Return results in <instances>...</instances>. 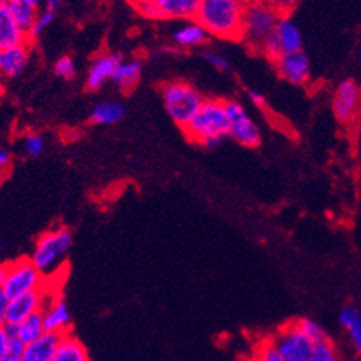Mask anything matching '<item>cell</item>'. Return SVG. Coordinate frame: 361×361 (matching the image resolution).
Wrapping results in <instances>:
<instances>
[{
    "instance_id": "27",
    "label": "cell",
    "mask_w": 361,
    "mask_h": 361,
    "mask_svg": "<svg viewBox=\"0 0 361 361\" xmlns=\"http://www.w3.org/2000/svg\"><path fill=\"white\" fill-rule=\"evenodd\" d=\"M55 16H56V12L49 11L44 6L42 8V11H40V13L37 16V20H36L35 25H32L30 35H28V39H30L31 43L35 42L37 37H40L43 32H44V30L49 28V25H51L55 21Z\"/></svg>"
},
{
    "instance_id": "31",
    "label": "cell",
    "mask_w": 361,
    "mask_h": 361,
    "mask_svg": "<svg viewBox=\"0 0 361 361\" xmlns=\"http://www.w3.org/2000/svg\"><path fill=\"white\" fill-rule=\"evenodd\" d=\"M310 361H338L336 351L331 343V341L324 339L317 342L314 345L313 354H311Z\"/></svg>"
},
{
    "instance_id": "5",
    "label": "cell",
    "mask_w": 361,
    "mask_h": 361,
    "mask_svg": "<svg viewBox=\"0 0 361 361\" xmlns=\"http://www.w3.org/2000/svg\"><path fill=\"white\" fill-rule=\"evenodd\" d=\"M283 12L279 5L267 2H251L245 5L242 40L255 52L269 36H271Z\"/></svg>"
},
{
    "instance_id": "33",
    "label": "cell",
    "mask_w": 361,
    "mask_h": 361,
    "mask_svg": "<svg viewBox=\"0 0 361 361\" xmlns=\"http://www.w3.org/2000/svg\"><path fill=\"white\" fill-rule=\"evenodd\" d=\"M9 331H11V327H9ZM24 350H25V343H23L11 331V341H9L5 358L2 361H21L23 355H24Z\"/></svg>"
},
{
    "instance_id": "16",
    "label": "cell",
    "mask_w": 361,
    "mask_h": 361,
    "mask_svg": "<svg viewBox=\"0 0 361 361\" xmlns=\"http://www.w3.org/2000/svg\"><path fill=\"white\" fill-rule=\"evenodd\" d=\"M143 71V63L140 59H124L118 68L114 73L111 81L118 87L124 94L135 92L140 83Z\"/></svg>"
},
{
    "instance_id": "19",
    "label": "cell",
    "mask_w": 361,
    "mask_h": 361,
    "mask_svg": "<svg viewBox=\"0 0 361 361\" xmlns=\"http://www.w3.org/2000/svg\"><path fill=\"white\" fill-rule=\"evenodd\" d=\"M6 8L9 9L15 23L28 36L42 11L40 2H37V0H9V2H6Z\"/></svg>"
},
{
    "instance_id": "9",
    "label": "cell",
    "mask_w": 361,
    "mask_h": 361,
    "mask_svg": "<svg viewBox=\"0 0 361 361\" xmlns=\"http://www.w3.org/2000/svg\"><path fill=\"white\" fill-rule=\"evenodd\" d=\"M52 293H54V289L51 285H49L43 289L32 290L11 300L8 307L6 324L16 326L21 322H24L25 319L42 313L49 298L52 297Z\"/></svg>"
},
{
    "instance_id": "37",
    "label": "cell",
    "mask_w": 361,
    "mask_h": 361,
    "mask_svg": "<svg viewBox=\"0 0 361 361\" xmlns=\"http://www.w3.org/2000/svg\"><path fill=\"white\" fill-rule=\"evenodd\" d=\"M9 298L5 293L4 288H0V327L6 326V316H8V307H9Z\"/></svg>"
},
{
    "instance_id": "38",
    "label": "cell",
    "mask_w": 361,
    "mask_h": 361,
    "mask_svg": "<svg viewBox=\"0 0 361 361\" xmlns=\"http://www.w3.org/2000/svg\"><path fill=\"white\" fill-rule=\"evenodd\" d=\"M9 341H11V331L8 326L0 327V361L5 358L8 345H9Z\"/></svg>"
},
{
    "instance_id": "14",
    "label": "cell",
    "mask_w": 361,
    "mask_h": 361,
    "mask_svg": "<svg viewBox=\"0 0 361 361\" xmlns=\"http://www.w3.org/2000/svg\"><path fill=\"white\" fill-rule=\"evenodd\" d=\"M209 40V35L207 30L196 21H185L182 25H178L171 35V43L178 47L189 51V49L201 47L207 44Z\"/></svg>"
},
{
    "instance_id": "3",
    "label": "cell",
    "mask_w": 361,
    "mask_h": 361,
    "mask_svg": "<svg viewBox=\"0 0 361 361\" xmlns=\"http://www.w3.org/2000/svg\"><path fill=\"white\" fill-rule=\"evenodd\" d=\"M74 235L68 227L58 226L42 233L31 252V262L49 282L61 271L73 246Z\"/></svg>"
},
{
    "instance_id": "23",
    "label": "cell",
    "mask_w": 361,
    "mask_h": 361,
    "mask_svg": "<svg viewBox=\"0 0 361 361\" xmlns=\"http://www.w3.org/2000/svg\"><path fill=\"white\" fill-rule=\"evenodd\" d=\"M126 116V108L121 102L105 101L92 108L89 123L93 126H114L118 124Z\"/></svg>"
},
{
    "instance_id": "40",
    "label": "cell",
    "mask_w": 361,
    "mask_h": 361,
    "mask_svg": "<svg viewBox=\"0 0 361 361\" xmlns=\"http://www.w3.org/2000/svg\"><path fill=\"white\" fill-rule=\"evenodd\" d=\"M9 273V262H5V264H0V288H4L6 279Z\"/></svg>"
},
{
    "instance_id": "18",
    "label": "cell",
    "mask_w": 361,
    "mask_h": 361,
    "mask_svg": "<svg viewBox=\"0 0 361 361\" xmlns=\"http://www.w3.org/2000/svg\"><path fill=\"white\" fill-rule=\"evenodd\" d=\"M274 35L279 39V42H281L283 54L302 51V46H304L302 32L300 27L290 18L289 13H283L282 18L279 20V24L274 30Z\"/></svg>"
},
{
    "instance_id": "39",
    "label": "cell",
    "mask_w": 361,
    "mask_h": 361,
    "mask_svg": "<svg viewBox=\"0 0 361 361\" xmlns=\"http://www.w3.org/2000/svg\"><path fill=\"white\" fill-rule=\"evenodd\" d=\"M12 164V155L5 147H0V174L2 171H8Z\"/></svg>"
},
{
    "instance_id": "28",
    "label": "cell",
    "mask_w": 361,
    "mask_h": 361,
    "mask_svg": "<svg viewBox=\"0 0 361 361\" xmlns=\"http://www.w3.org/2000/svg\"><path fill=\"white\" fill-rule=\"evenodd\" d=\"M131 6L143 18L151 21H161L157 0H137V2H131Z\"/></svg>"
},
{
    "instance_id": "44",
    "label": "cell",
    "mask_w": 361,
    "mask_h": 361,
    "mask_svg": "<svg viewBox=\"0 0 361 361\" xmlns=\"http://www.w3.org/2000/svg\"><path fill=\"white\" fill-rule=\"evenodd\" d=\"M252 361H257V360H252Z\"/></svg>"
},
{
    "instance_id": "32",
    "label": "cell",
    "mask_w": 361,
    "mask_h": 361,
    "mask_svg": "<svg viewBox=\"0 0 361 361\" xmlns=\"http://www.w3.org/2000/svg\"><path fill=\"white\" fill-rule=\"evenodd\" d=\"M54 71L58 77L65 78V80H73L75 77V63L73 61V58L70 56H61L56 62Z\"/></svg>"
},
{
    "instance_id": "13",
    "label": "cell",
    "mask_w": 361,
    "mask_h": 361,
    "mask_svg": "<svg viewBox=\"0 0 361 361\" xmlns=\"http://www.w3.org/2000/svg\"><path fill=\"white\" fill-rule=\"evenodd\" d=\"M124 61L121 54L117 52H105L96 56L87 71L86 77V90L97 92L104 87L106 81H109L118 68V65Z\"/></svg>"
},
{
    "instance_id": "25",
    "label": "cell",
    "mask_w": 361,
    "mask_h": 361,
    "mask_svg": "<svg viewBox=\"0 0 361 361\" xmlns=\"http://www.w3.org/2000/svg\"><path fill=\"white\" fill-rule=\"evenodd\" d=\"M9 327H11L12 334L18 338L23 343H25V345H28V343H31V342H35L44 334L42 313L31 316V317L25 319L24 322H21L20 324L9 326Z\"/></svg>"
},
{
    "instance_id": "1",
    "label": "cell",
    "mask_w": 361,
    "mask_h": 361,
    "mask_svg": "<svg viewBox=\"0 0 361 361\" xmlns=\"http://www.w3.org/2000/svg\"><path fill=\"white\" fill-rule=\"evenodd\" d=\"M245 5L239 0H201L196 21L209 35L223 40H242Z\"/></svg>"
},
{
    "instance_id": "6",
    "label": "cell",
    "mask_w": 361,
    "mask_h": 361,
    "mask_svg": "<svg viewBox=\"0 0 361 361\" xmlns=\"http://www.w3.org/2000/svg\"><path fill=\"white\" fill-rule=\"evenodd\" d=\"M46 286H49V281L32 264L30 258L24 257L9 262V273L4 285V290L9 300Z\"/></svg>"
},
{
    "instance_id": "30",
    "label": "cell",
    "mask_w": 361,
    "mask_h": 361,
    "mask_svg": "<svg viewBox=\"0 0 361 361\" xmlns=\"http://www.w3.org/2000/svg\"><path fill=\"white\" fill-rule=\"evenodd\" d=\"M297 324H298L300 329H301L311 341H313L314 343L327 339V336H326V334H324V331H323V327H322L317 322H314L313 319H301V320L297 322Z\"/></svg>"
},
{
    "instance_id": "4",
    "label": "cell",
    "mask_w": 361,
    "mask_h": 361,
    "mask_svg": "<svg viewBox=\"0 0 361 361\" xmlns=\"http://www.w3.org/2000/svg\"><path fill=\"white\" fill-rule=\"evenodd\" d=\"M159 90L170 118L182 130L188 127L205 101L198 89L183 80L164 83Z\"/></svg>"
},
{
    "instance_id": "2",
    "label": "cell",
    "mask_w": 361,
    "mask_h": 361,
    "mask_svg": "<svg viewBox=\"0 0 361 361\" xmlns=\"http://www.w3.org/2000/svg\"><path fill=\"white\" fill-rule=\"evenodd\" d=\"M192 142L205 147H216L231 137V124L226 111V101L207 97L193 120L182 130Z\"/></svg>"
},
{
    "instance_id": "26",
    "label": "cell",
    "mask_w": 361,
    "mask_h": 361,
    "mask_svg": "<svg viewBox=\"0 0 361 361\" xmlns=\"http://www.w3.org/2000/svg\"><path fill=\"white\" fill-rule=\"evenodd\" d=\"M46 147V142L42 135L36 133V131H30L23 139V151L30 158H37L43 154Z\"/></svg>"
},
{
    "instance_id": "8",
    "label": "cell",
    "mask_w": 361,
    "mask_h": 361,
    "mask_svg": "<svg viewBox=\"0 0 361 361\" xmlns=\"http://www.w3.org/2000/svg\"><path fill=\"white\" fill-rule=\"evenodd\" d=\"M226 111L231 124V137L245 147H258L261 143V130L252 117L238 101H226Z\"/></svg>"
},
{
    "instance_id": "15",
    "label": "cell",
    "mask_w": 361,
    "mask_h": 361,
    "mask_svg": "<svg viewBox=\"0 0 361 361\" xmlns=\"http://www.w3.org/2000/svg\"><path fill=\"white\" fill-rule=\"evenodd\" d=\"M201 0H157L161 21H192L196 18Z\"/></svg>"
},
{
    "instance_id": "42",
    "label": "cell",
    "mask_w": 361,
    "mask_h": 361,
    "mask_svg": "<svg viewBox=\"0 0 361 361\" xmlns=\"http://www.w3.org/2000/svg\"><path fill=\"white\" fill-rule=\"evenodd\" d=\"M5 4H6V2H4V0H0V9H2V8L5 6Z\"/></svg>"
},
{
    "instance_id": "22",
    "label": "cell",
    "mask_w": 361,
    "mask_h": 361,
    "mask_svg": "<svg viewBox=\"0 0 361 361\" xmlns=\"http://www.w3.org/2000/svg\"><path fill=\"white\" fill-rule=\"evenodd\" d=\"M52 361H90L87 348L73 332L61 335Z\"/></svg>"
},
{
    "instance_id": "17",
    "label": "cell",
    "mask_w": 361,
    "mask_h": 361,
    "mask_svg": "<svg viewBox=\"0 0 361 361\" xmlns=\"http://www.w3.org/2000/svg\"><path fill=\"white\" fill-rule=\"evenodd\" d=\"M32 43H24L2 52V77L16 78L27 68Z\"/></svg>"
},
{
    "instance_id": "41",
    "label": "cell",
    "mask_w": 361,
    "mask_h": 361,
    "mask_svg": "<svg viewBox=\"0 0 361 361\" xmlns=\"http://www.w3.org/2000/svg\"><path fill=\"white\" fill-rule=\"evenodd\" d=\"M61 6V2H56V0H47V2L44 4V8L49 9V11H54V12H58Z\"/></svg>"
},
{
    "instance_id": "36",
    "label": "cell",
    "mask_w": 361,
    "mask_h": 361,
    "mask_svg": "<svg viewBox=\"0 0 361 361\" xmlns=\"http://www.w3.org/2000/svg\"><path fill=\"white\" fill-rule=\"evenodd\" d=\"M246 94H248L250 101L255 105V108H258V109H261V111L267 109L269 102H267L264 94L259 93L258 90H254V89H248V90H246Z\"/></svg>"
},
{
    "instance_id": "29",
    "label": "cell",
    "mask_w": 361,
    "mask_h": 361,
    "mask_svg": "<svg viewBox=\"0 0 361 361\" xmlns=\"http://www.w3.org/2000/svg\"><path fill=\"white\" fill-rule=\"evenodd\" d=\"M258 52H261L271 63H274L279 58L283 55V49L281 46V42H279V39L273 32L271 36H269L264 42H262Z\"/></svg>"
},
{
    "instance_id": "7",
    "label": "cell",
    "mask_w": 361,
    "mask_h": 361,
    "mask_svg": "<svg viewBox=\"0 0 361 361\" xmlns=\"http://www.w3.org/2000/svg\"><path fill=\"white\" fill-rule=\"evenodd\" d=\"M274 350L285 361H310L316 343L298 327L297 322L282 327L271 341Z\"/></svg>"
},
{
    "instance_id": "11",
    "label": "cell",
    "mask_w": 361,
    "mask_h": 361,
    "mask_svg": "<svg viewBox=\"0 0 361 361\" xmlns=\"http://www.w3.org/2000/svg\"><path fill=\"white\" fill-rule=\"evenodd\" d=\"M273 65L277 75L293 86H304L311 78V63L302 51L283 54Z\"/></svg>"
},
{
    "instance_id": "43",
    "label": "cell",
    "mask_w": 361,
    "mask_h": 361,
    "mask_svg": "<svg viewBox=\"0 0 361 361\" xmlns=\"http://www.w3.org/2000/svg\"><path fill=\"white\" fill-rule=\"evenodd\" d=\"M5 248V245L4 243H0V250H4Z\"/></svg>"
},
{
    "instance_id": "21",
    "label": "cell",
    "mask_w": 361,
    "mask_h": 361,
    "mask_svg": "<svg viewBox=\"0 0 361 361\" xmlns=\"http://www.w3.org/2000/svg\"><path fill=\"white\" fill-rule=\"evenodd\" d=\"M61 336L44 332L39 339L25 345L21 361H52Z\"/></svg>"
},
{
    "instance_id": "12",
    "label": "cell",
    "mask_w": 361,
    "mask_h": 361,
    "mask_svg": "<svg viewBox=\"0 0 361 361\" xmlns=\"http://www.w3.org/2000/svg\"><path fill=\"white\" fill-rule=\"evenodd\" d=\"M42 317H43L44 332L55 334L59 336L71 332V324H73L71 311L67 302L62 300L61 295L55 292L52 293V297L49 298L47 304L42 311Z\"/></svg>"
},
{
    "instance_id": "20",
    "label": "cell",
    "mask_w": 361,
    "mask_h": 361,
    "mask_svg": "<svg viewBox=\"0 0 361 361\" xmlns=\"http://www.w3.org/2000/svg\"><path fill=\"white\" fill-rule=\"evenodd\" d=\"M28 42V36L15 23L5 4V6L0 9V52Z\"/></svg>"
},
{
    "instance_id": "24",
    "label": "cell",
    "mask_w": 361,
    "mask_h": 361,
    "mask_svg": "<svg viewBox=\"0 0 361 361\" xmlns=\"http://www.w3.org/2000/svg\"><path fill=\"white\" fill-rule=\"evenodd\" d=\"M339 323L351 338L353 345L361 353V313L354 305H345L341 310Z\"/></svg>"
},
{
    "instance_id": "34",
    "label": "cell",
    "mask_w": 361,
    "mask_h": 361,
    "mask_svg": "<svg viewBox=\"0 0 361 361\" xmlns=\"http://www.w3.org/2000/svg\"><path fill=\"white\" fill-rule=\"evenodd\" d=\"M202 58L219 71H228L231 70V63L219 52L216 51H202Z\"/></svg>"
},
{
    "instance_id": "10",
    "label": "cell",
    "mask_w": 361,
    "mask_h": 361,
    "mask_svg": "<svg viewBox=\"0 0 361 361\" xmlns=\"http://www.w3.org/2000/svg\"><path fill=\"white\" fill-rule=\"evenodd\" d=\"M332 109L341 123H351L361 111V90L354 80H342L334 92Z\"/></svg>"
},
{
    "instance_id": "35",
    "label": "cell",
    "mask_w": 361,
    "mask_h": 361,
    "mask_svg": "<svg viewBox=\"0 0 361 361\" xmlns=\"http://www.w3.org/2000/svg\"><path fill=\"white\" fill-rule=\"evenodd\" d=\"M257 361H285V360L274 350L271 342H269V343H264V345H262L261 350L258 351Z\"/></svg>"
}]
</instances>
